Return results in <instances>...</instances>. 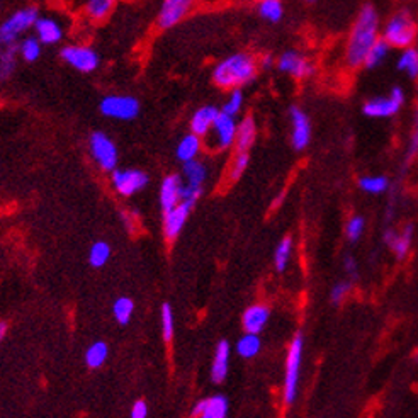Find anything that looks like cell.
<instances>
[{
	"label": "cell",
	"instance_id": "681fc988",
	"mask_svg": "<svg viewBox=\"0 0 418 418\" xmlns=\"http://www.w3.org/2000/svg\"><path fill=\"white\" fill-rule=\"evenodd\" d=\"M303 2H306V3H315V2H318V0H303Z\"/></svg>",
	"mask_w": 418,
	"mask_h": 418
},
{
	"label": "cell",
	"instance_id": "30bf717a",
	"mask_svg": "<svg viewBox=\"0 0 418 418\" xmlns=\"http://www.w3.org/2000/svg\"><path fill=\"white\" fill-rule=\"evenodd\" d=\"M89 148L90 155H92L96 164L105 172H112L118 167V146L112 141L107 134L103 131H96V133L90 134L89 139Z\"/></svg>",
	"mask_w": 418,
	"mask_h": 418
},
{
	"label": "cell",
	"instance_id": "7dc6e473",
	"mask_svg": "<svg viewBox=\"0 0 418 418\" xmlns=\"http://www.w3.org/2000/svg\"><path fill=\"white\" fill-rule=\"evenodd\" d=\"M259 67L261 70H272L276 69V58L272 55H263L261 60H259Z\"/></svg>",
	"mask_w": 418,
	"mask_h": 418
},
{
	"label": "cell",
	"instance_id": "d590c367",
	"mask_svg": "<svg viewBox=\"0 0 418 418\" xmlns=\"http://www.w3.org/2000/svg\"><path fill=\"white\" fill-rule=\"evenodd\" d=\"M16 46L0 48V82H6L16 70Z\"/></svg>",
	"mask_w": 418,
	"mask_h": 418
},
{
	"label": "cell",
	"instance_id": "60d3db41",
	"mask_svg": "<svg viewBox=\"0 0 418 418\" xmlns=\"http://www.w3.org/2000/svg\"><path fill=\"white\" fill-rule=\"evenodd\" d=\"M417 157H418V107L415 114H413L412 131H410L408 146H406V153H405V165L412 164Z\"/></svg>",
	"mask_w": 418,
	"mask_h": 418
},
{
	"label": "cell",
	"instance_id": "ab89813d",
	"mask_svg": "<svg viewBox=\"0 0 418 418\" xmlns=\"http://www.w3.org/2000/svg\"><path fill=\"white\" fill-rule=\"evenodd\" d=\"M364 229H366V220L359 214H354L345 223V236L350 243H357L360 240V236L364 235Z\"/></svg>",
	"mask_w": 418,
	"mask_h": 418
},
{
	"label": "cell",
	"instance_id": "d6986e66",
	"mask_svg": "<svg viewBox=\"0 0 418 418\" xmlns=\"http://www.w3.org/2000/svg\"><path fill=\"white\" fill-rule=\"evenodd\" d=\"M182 177L177 174H171L165 177L160 184V208L162 211H168L172 208H175L177 204L180 202V191H182Z\"/></svg>",
	"mask_w": 418,
	"mask_h": 418
},
{
	"label": "cell",
	"instance_id": "d6a6232c",
	"mask_svg": "<svg viewBox=\"0 0 418 418\" xmlns=\"http://www.w3.org/2000/svg\"><path fill=\"white\" fill-rule=\"evenodd\" d=\"M360 191H364L366 194L378 195L387 191L390 187V180L384 175H364L359 179Z\"/></svg>",
	"mask_w": 418,
	"mask_h": 418
},
{
	"label": "cell",
	"instance_id": "603a6c76",
	"mask_svg": "<svg viewBox=\"0 0 418 418\" xmlns=\"http://www.w3.org/2000/svg\"><path fill=\"white\" fill-rule=\"evenodd\" d=\"M255 139H257V124L252 116H245L242 121L238 123L236 128V138H235V150L236 152H250L254 146Z\"/></svg>",
	"mask_w": 418,
	"mask_h": 418
},
{
	"label": "cell",
	"instance_id": "277c9868",
	"mask_svg": "<svg viewBox=\"0 0 418 418\" xmlns=\"http://www.w3.org/2000/svg\"><path fill=\"white\" fill-rule=\"evenodd\" d=\"M40 10L36 7H24L14 14H10L6 21L0 24V48L16 46L21 37L35 28Z\"/></svg>",
	"mask_w": 418,
	"mask_h": 418
},
{
	"label": "cell",
	"instance_id": "e0dca14e",
	"mask_svg": "<svg viewBox=\"0 0 418 418\" xmlns=\"http://www.w3.org/2000/svg\"><path fill=\"white\" fill-rule=\"evenodd\" d=\"M270 318V310L265 304H250L242 315V326L247 333L259 335L265 329Z\"/></svg>",
	"mask_w": 418,
	"mask_h": 418
},
{
	"label": "cell",
	"instance_id": "83f0119b",
	"mask_svg": "<svg viewBox=\"0 0 418 418\" xmlns=\"http://www.w3.org/2000/svg\"><path fill=\"white\" fill-rule=\"evenodd\" d=\"M390 51H391L390 44H387L383 37H379V40L372 44L371 50L367 51L366 60H364V69H367V70L379 69V67H381L383 63L387 60Z\"/></svg>",
	"mask_w": 418,
	"mask_h": 418
},
{
	"label": "cell",
	"instance_id": "9c48e42d",
	"mask_svg": "<svg viewBox=\"0 0 418 418\" xmlns=\"http://www.w3.org/2000/svg\"><path fill=\"white\" fill-rule=\"evenodd\" d=\"M63 62L80 73H92L99 69L101 56L87 44H67L60 51Z\"/></svg>",
	"mask_w": 418,
	"mask_h": 418
},
{
	"label": "cell",
	"instance_id": "4316f807",
	"mask_svg": "<svg viewBox=\"0 0 418 418\" xmlns=\"http://www.w3.org/2000/svg\"><path fill=\"white\" fill-rule=\"evenodd\" d=\"M397 69L405 73L406 77L412 78V80H417L418 78V48L413 44V46L405 48L401 50L400 56L397 60Z\"/></svg>",
	"mask_w": 418,
	"mask_h": 418
},
{
	"label": "cell",
	"instance_id": "ba28073f",
	"mask_svg": "<svg viewBox=\"0 0 418 418\" xmlns=\"http://www.w3.org/2000/svg\"><path fill=\"white\" fill-rule=\"evenodd\" d=\"M276 70L295 80H306L313 77L315 65L304 53L297 50H286L276 58Z\"/></svg>",
	"mask_w": 418,
	"mask_h": 418
},
{
	"label": "cell",
	"instance_id": "3957f363",
	"mask_svg": "<svg viewBox=\"0 0 418 418\" xmlns=\"http://www.w3.org/2000/svg\"><path fill=\"white\" fill-rule=\"evenodd\" d=\"M381 37L397 50L413 46L418 37V22L410 9L397 10L393 16H390L381 26Z\"/></svg>",
	"mask_w": 418,
	"mask_h": 418
},
{
	"label": "cell",
	"instance_id": "52a82bcc",
	"mask_svg": "<svg viewBox=\"0 0 418 418\" xmlns=\"http://www.w3.org/2000/svg\"><path fill=\"white\" fill-rule=\"evenodd\" d=\"M139 101L133 96H123V94H111L105 96L99 104L101 114L109 119L118 121H131L139 114Z\"/></svg>",
	"mask_w": 418,
	"mask_h": 418
},
{
	"label": "cell",
	"instance_id": "cb8c5ba5",
	"mask_svg": "<svg viewBox=\"0 0 418 418\" xmlns=\"http://www.w3.org/2000/svg\"><path fill=\"white\" fill-rule=\"evenodd\" d=\"M202 150V138H199L198 134L187 133L180 138V141L175 146V157L177 160L186 164V162L195 160L199 157Z\"/></svg>",
	"mask_w": 418,
	"mask_h": 418
},
{
	"label": "cell",
	"instance_id": "f546056e",
	"mask_svg": "<svg viewBox=\"0 0 418 418\" xmlns=\"http://www.w3.org/2000/svg\"><path fill=\"white\" fill-rule=\"evenodd\" d=\"M114 6L116 0H85L84 2L85 14L92 21H104L105 17L111 16Z\"/></svg>",
	"mask_w": 418,
	"mask_h": 418
},
{
	"label": "cell",
	"instance_id": "7bdbcfd3",
	"mask_svg": "<svg viewBox=\"0 0 418 418\" xmlns=\"http://www.w3.org/2000/svg\"><path fill=\"white\" fill-rule=\"evenodd\" d=\"M202 191L204 187L201 186H192V184H182V191H180V202H186L191 208H194L198 204V201L201 199Z\"/></svg>",
	"mask_w": 418,
	"mask_h": 418
},
{
	"label": "cell",
	"instance_id": "6da1fadb",
	"mask_svg": "<svg viewBox=\"0 0 418 418\" xmlns=\"http://www.w3.org/2000/svg\"><path fill=\"white\" fill-rule=\"evenodd\" d=\"M379 37H381V17L372 3H366L360 7L359 14L356 16L345 44L344 56L349 69H363L367 51Z\"/></svg>",
	"mask_w": 418,
	"mask_h": 418
},
{
	"label": "cell",
	"instance_id": "484cf974",
	"mask_svg": "<svg viewBox=\"0 0 418 418\" xmlns=\"http://www.w3.org/2000/svg\"><path fill=\"white\" fill-rule=\"evenodd\" d=\"M182 180L186 184H192V186L204 187L206 180H208V167H206L204 162H201L199 158L186 162L182 167Z\"/></svg>",
	"mask_w": 418,
	"mask_h": 418
},
{
	"label": "cell",
	"instance_id": "ffe728a7",
	"mask_svg": "<svg viewBox=\"0 0 418 418\" xmlns=\"http://www.w3.org/2000/svg\"><path fill=\"white\" fill-rule=\"evenodd\" d=\"M229 357H232V347L227 340L218 342L214 349L213 364H211V379L213 383L221 384L227 379L229 371Z\"/></svg>",
	"mask_w": 418,
	"mask_h": 418
},
{
	"label": "cell",
	"instance_id": "2e32d148",
	"mask_svg": "<svg viewBox=\"0 0 418 418\" xmlns=\"http://www.w3.org/2000/svg\"><path fill=\"white\" fill-rule=\"evenodd\" d=\"M192 208L186 202H179L175 208L164 213V235L167 240H175L180 235L182 228L186 227V221L189 218Z\"/></svg>",
	"mask_w": 418,
	"mask_h": 418
},
{
	"label": "cell",
	"instance_id": "8fae6325",
	"mask_svg": "<svg viewBox=\"0 0 418 418\" xmlns=\"http://www.w3.org/2000/svg\"><path fill=\"white\" fill-rule=\"evenodd\" d=\"M236 128H238V121L233 116L225 114L220 111L218 118L214 119L211 131L208 133L209 146L216 152H225V150L232 148L235 145L236 138Z\"/></svg>",
	"mask_w": 418,
	"mask_h": 418
},
{
	"label": "cell",
	"instance_id": "9a60e30c",
	"mask_svg": "<svg viewBox=\"0 0 418 418\" xmlns=\"http://www.w3.org/2000/svg\"><path fill=\"white\" fill-rule=\"evenodd\" d=\"M413 236H415V227L412 223L405 225L400 232L390 227L384 228L383 232L384 243L391 248V252H393L398 261H403L408 255L410 248H412Z\"/></svg>",
	"mask_w": 418,
	"mask_h": 418
},
{
	"label": "cell",
	"instance_id": "4dcf8cb0",
	"mask_svg": "<svg viewBox=\"0 0 418 418\" xmlns=\"http://www.w3.org/2000/svg\"><path fill=\"white\" fill-rule=\"evenodd\" d=\"M41 50H43V44L40 43V40L35 36H28V37H22L21 41L17 43V53L21 55V58L24 60V62H36L37 58L41 56Z\"/></svg>",
	"mask_w": 418,
	"mask_h": 418
},
{
	"label": "cell",
	"instance_id": "f1b7e54d",
	"mask_svg": "<svg viewBox=\"0 0 418 418\" xmlns=\"http://www.w3.org/2000/svg\"><path fill=\"white\" fill-rule=\"evenodd\" d=\"M262 349V342L261 337L255 333H247L240 337V340L236 342V354H238L242 359H254V357L259 356Z\"/></svg>",
	"mask_w": 418,
	"mask_h": 418
},
{
	"label": "cell",
	"instance_id": "7402d4cb",
	"mask_svg": "<svg viewBox=\"0 0 418 418\" xmlns=\"http://www.w3.org/2000/svg\"><path fill=\"white\" fill-rule=\"evenodd\" d=\"M199 415H208L213 418H227L228 415V400L223 394H214V397L206 398L195 403V406L192 408V417Z\"/></svg>",
	"mask_w": 418,
	"mask_h": 418
},
{
	"label": "cell",
	"instance_id": "5bb4252c",
	"mask_svg": "<svg viewBox=\"0 0 418 418\" xmlns=\"http://www.w3.org/2000/svg\"><path fill=\"white\" fill-rule=\"evenodd\" d=\"M198 0H162L160 10H158L157 24L160 29H172L180 24L191 10L194 9Z\"/></svg>",
	"mask_w": 418,
	"mask_h": 418
},
{
	"label": "cell",
	"instance_id": "44dd1931",
	"mask_svg": "<svg viewBox=\"0 0 418 418\" xmlns=\"http://www.w3.org/2000/svg\"><path fill=\"white\" fill-rule=\"evenodd\" d=\"M33 29H35L36 37L40 40L41 44H48V46H51V44L60 43V41L63 40L62 24L51 17L40 16Z\"/></svg>",
	"mask_w": 418,
	"mask_h": 418
},
{
	"label": "cell",
	"instance_id": "c3c4849f",
	"mask_svg": "<svg viewBox=\"0 0 418 418\" xmlns=\"http://www.w3.org/2000/svg\"><path fill=\"white\" fill-rule=\"evenodd\" d=\"M6 333H7V323L6 322H0V342L3 340Z\"/></svg>",
	"mask_w": 418,
	"mask_h": 418
},
{
	"label": "cell",
	"instance_id": "74e56055",
	"mask_svg": "<svg viewBox=\"0 0 418 418\" xmlns=\"http://www.w3.org/2000/svg\"><path fill=\"white\" fill-rule=\"evenodd\" d=\"M109 259H111V245L105 242H96L90 247L89 252V262L90 265L99 269V267H104L107 263Z\"/></svg>",
	"mask_w": 418,
	"mask_h": 418
},
{
	"label": "cell",
	"instance_id": "8d00e7d4",
	"mask_svg": "<svg viewBox=\"0 0 418 418\" xmlns=\"http://www.w3.org/2000/svg\"><path fill=\"white\" fill-rule=\"evenodd\" d=\"M133 313L134 303L131 297H118V299L114 301V304H112V315H114V318L118 320V323H121V325H128Z\"/></svg>",
	"mask_w": 418,
	"mask_h": 418
},
{
	"label": "cell",
	"instance_id": "bcb514c9",
	"mask_svg": "<svg viewBox=\"0 0 418 418\" xmlns=\"http://www.w3.org/2000/svg\"><path fill=\"white\" fill-rule=\"evenodd\" d=\"M148 417V405L143 400L134 401L133 408H131V418H146Z\"/></svg>",
	"mask_w": 418,
	"mask_h": 418
},
{
	"label": "cell",
	"instance_id": "816d5d0a",
	"mask_svg": "<svg viewBox=\"0 0 418 418\" xmlns=\"http://www.w3.org/2000/svg\"><path fill=\"white\" fill-rule=\"evenodd\" d=\"M415 360H417V363H418V352L415 354Z\"/></svg>",
	"mask_w": 418,
	"mask_h": 418
},
{
	"label": "cell",
	"instance_id": "ac0fdd59",
	"mask_svg": "<svg viewBox=\"0 0 418 418\" xmlns=\"http://www.w3.org/2000/svg\"><path fill=\"white\" fill-rule=\"evenodd\" d=\"M218 114H220V107H216V105H201L199 109H195L194 114L191 116V121H189V128H191V133L198 134L199 138H206L208 137V133L211 131V126H213L214 119L218 118Z\"/></svg>",
	"mask_w": 418,
	"mask_h": 418
},
{
	"label": "cell",
	"instance_id": "4fadbf2b",
	"mask_svg": "<svg viewBox=\"0 0 418 418\" xmlns=\"http://www.w3.org/2000/svg\"><path fill=\"white\" fill-rule=\"evenodd\" d=\"M148 175L138 168H114L111 175L112 187L124 198H131L148 186Z\"/></svg>",
	"mask_w": 418,
	"mask_h": 418
},
{
	"label": "cell",
	"instance_id": "1f68e13d",
	"mask_svg": "<svg viewBox=\"0 0 418 418\" xmlns=\"http://www.w3.org/2000/svg\"><path fill=\"white\" fill-rule=\"evenodd\" d=\"M107 356H109L107 344L103 340H97L85 350V364H87L90 369H99L105 363Z\"/></svg>",
	"mask_w": 418,
	"mask_h": 418
},
{
	"label": "cell",
	"instance_id": "7a4b0ae2",
	"mask_svg": "<svg viewBox=\"0 0 418 418\" xmlns=\"http://www.w3.org/2000/svg\"><path fill=\"white\" fill-rule=\"evenodd\" d=\"M259 58L248 51H236L225 56L214 65L211 71V80L221 90L243 89L257 78Z\"/></svg>",
	"mask_w": 418,
	"mask_h": 418
},
{
	"label": "cell",
	"instance_id": "e575fe53",
	"mask_svg": "<svg viewBox=\"0 0 418 418\" xmlns=\"http://www.w3.org/2000/svg\"><path fill=\"white\" fill-rule=\"evenodd\" d=\"M245 104V96H243V89H233L228 90V97L227 101H225L223 105L220 107L221 112H225V114L233 116V118H236V116L242 112Z\"/></svg>",
	"mask_w": 418,
	"mask_h": 418
},
{
	"label": "cell",
	"instance_id": "7c38bea8",
	"mask_svg": "<svg viewBox=\"0 0 418 418\" xmlns=\"http://www.w3.org/2000/svg\"><path fill=\"white\" fill-rule=\"evenodd\" d=\"M289 124H291V145L296 152H303L310 146L313 137V126L308 112L299 105L289 109Z\"/></svg>",
	"mask_w": 418,
	"mask_h": 418
},
{
	"label": "cell",
	"instance_id": "b9f144b4",
	"mask_svg": "<svg viewBox=\"0 0 418 418\" xmlns=\"http://www.w3.org/2000/svg\"><path fill=\"white\" fill-rule=\"evenodd\" d=\"M160 320H162V333H164L165 342H171L172 337H174V311H172V306L168 303H165L162 306V313H160Z\"/></svg>",
	"mask_w": 418,
	"mask_h": 418
},
{
	"label": "cell",
	"instance_id": "5b68a950",
	"mask_svg": "<svg viewBox=\"0 0 418 418\" xmlns=\"http://www.w3.org/2000/svg\"><path fill=\"white\" fill-rule=\"evenodd\" d=\"M303 349L304 338L301 333H296L291 340L286 356V376H284V390H282V398L286 405H293L297 398V386H299L301 376V363H303Z\"/></svg>",
	"mask_w": 418,
	"mask_h": 418
},
{
	"label": "cell",
	"instance_id": "f907efd6",
	"mask_svg": "<svg viewBox=\"0 0 418 418\" xmlns=\"http://www.w3.org/2000/svg\"><path fill=\"white\" fill-rule=\"evenodd\" d=\"M194 418H213V417H208V415H199V417H194Z\"/></svg>",
	"mask_w": 418,
	"mask_h": 418
},
{
	"label": "cell",
	"instance_id": "ee69618b",
	"mask_svg": "<svg viewBox=\"0 0 418 418\" xmlns=\"http://www.w3.org/2000/svg\"><path fill=\"white\" fill-rule=\"evenodd\" d=\"M352 288H354V282L349 281V279L337 282V284H335L330 291V301L333 304H340L342 301H344L345 297L350 295Z\"/></svg>",
	"mask_w": 418,
	"mask_h": 418
},
{
	"label": "cell",
	"instance_id": "836d02e7",
	"mask_svg": "<svg viewBox=\"0 0 418 418\" xmlns=\"http://www.w3.org/2000/svg\"><path fill=\"white\" fill-rule=\"evenodd\" d=\"M291 255H293V240L289 236L282 238L281 242L277 243L276 252H274V265L279 272H284L288 269L289 262H291Z\"/></svg>",
	"mask_w": 418,
	"mask_h": 418
},
{
	"label": "cell",
	"instance_id": "f6af8a7d",
	"mask_svg": "<svg viewBox=\"0 0 418 418\" xmlns=\"http://www.w3.org/2000/svg\"><path fill=\"white\" fill-rule=\"evenodd\" d=\"M344 269L347 272L349 281H357L359 279V269H357V261L352 255H345L344 257Z\"/></svg>",
	"mask_w": 418,
	"mask_h": 418
},
{
	"label": "cell",
	"instance_id": "8992f818",
	"mask_svg": "<svg viewBox=\"0 0 418 418\" xmlns=\"http://www.w3.org/2000/svg\"><path fill=\"white\" fill-rule=\"evenodd\" d=\"M405 90L401 87H393L387 94L378 97H371L363 105L364 116L371 119H390L394 118L405 105Z\"/></svg>",
	"mask_w": 418,
	"mask_h": 418
},
{
	"label": "cell",
	"instance_id": "d4e9b609",
	"mask_svg": "<svg viewBox=\"0 0 418 418\" xmlns=\"http://www.w3.org/2000/svg\"><path fill=\"white\" fill-rule=\"evenodd\" d=\"M259 17L269 24H277L284 17V0H257L255 3Z\"/></svg>",
	"mask_w": 418,
	"mask_h": 418
},
{
	"label": "cell",
	"instance_id": "f35d334b",
	"mask_svg": "<svg viewBox=\"0 0 418 418\" xmlns=\"http://www.w3.org/2000/svg\"><path fill=\"white\" fill-rule=\"evenodd\" d=\"M248 164H250V153L248 152H236L233 157L232 165L228 168V180L229 182H236L245 174Z\"/></svg>",
	"mask_w": 418,
	"mask_h": 418
}]
</instances>
